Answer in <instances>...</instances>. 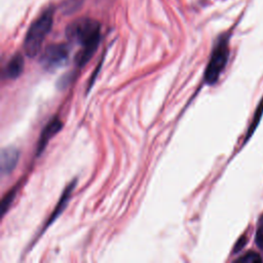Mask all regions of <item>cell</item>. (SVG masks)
Segmentation results:
<instances>
[{"label": "cell", "instance_id": "6da1fadb", "mask_svg": "<svg viewBox=\"0 0 263 263\" xmlns=\"http://www.w3.org/2000/svg\"><path fill=\"white\" fill-rule=\"evenodd\" d=\"M66 35L71 42L81 46L76 54V64L83 67L92 57L100 43L101 25L95 20L80 17L67 27Z\"/></svg>", "mask_w": 263, "mask_h": 263}, {"label": "cell", "instance_id": "7a4b0ae2", "mask_svg": "<svg viewBox=\"0 0 263 263\" xmlns=\"http://www.w3.org/2000/svg\"><path fill=\"white\" fill-rule=\"evenodd\" d=\"M53 12V7H48L31 24L24 40V50L27 57L35 58L39 53L43 41L51 30Z\"/></svg>", "mask_w": 263, "mask_h": 263}, {"label": "cell", "instance_id": "3957f363", "mask_svg": "<svg viewBox=\"0 0 263 263\" xmlns=\"http://www.w3.org/2000/svg\"><path fill=\"white\" fill-rule=\"evenodd\" d=\"M229 57L228 41L226 38H221L215 45L206 69L204 71V81L206 84H215L222 71L224 70Z\"/></svg>", "mask_w": 263, "mask_h": 263}, {"label": "cell", "instance_id": "277c9868", "mask_svg": "<svg viewBox=\"0 0 263 263\" xmlns=\"http://www.w3.org/2000/svg\"><path fill=\"white\" fill-rule=\"evenodd\" d=\"M69 58V47L65 43L48 45L40 57V63L46 70L62 67Z\"/></svg>", "mask_w": 263, "mask_h": 263}, {"label": "cell", "instance_id": "5b68a950", "mask_svg": "<svg viewBox=\"0 0 263 263\" xmlns=\"http://www.w3.org/2000/svg\"><path fill=\"white\" fill-rule=\"evenodd\" d=\"M62 127H63V122L61 121V119L59 117H53L45 125V127L43 128V130L39 137L38 143H37V149H36L37 155H40L43 152V150L45 149L49 140L52 137H54L61 130Z\"/></svg>", "mask_w": 263, "mask_h": 263}, {"label": "cell", "instance_id": "8992f818", "mask_svg": "<svg viewBox=\"0 0 263 263\" xmlns=\"http://www.w3.org/2000/svg\"><path fill=\"white\" fill-rule=\"evenodd\" d=\"M20 158V152L14 147H5L1 150L0 166L2 176L10 174L16 166Z\"/></svg>", "mask_w": 263, "mask_h": 263}, {"label": "cell", "instance_id": "52a82bcc", "mask_svg": "<svg viewBox=\"0 0 263 263\" xmlns=\"http://www.w3.org/2000/svg\"><path fill=\"white\" fill-rule=\"evenodd\" d=\"M24 71V58L21 53L13 54L4 68L3 74L8 79H15Z\"/></svg>", "mask_w": 263, "mask_h": 263}, {"label": "cell", "instance_id": "ba28073f", "mask_svg": "<svg viewBox=\"0 0 263 263\" xmlns=\"http://www.w3.org/2000/svg\"><path fill=\"white\" fill-rule=\"evenodd\" d=\"M75 184H76V181L74 180L73 182H71V183L65 188L64 193L62 194V196H61V198H60V200H59V203L57 204L54 211L52 212L50 218L48 219V221H47V223H46V226L50 225V224L61 215V213L63 212V210L66 208V205H67V203H68V201H69V199H70L71 193H72L73 190H74Z\"/></svg>", "mask_w": 263, "mask_h": 263}, {"label": "cell", "instance_id": "9c48e42d", "mask_svg": "<svg viewBox=\"0 0 263 263\" xmlns=\"http://www.w3.org/2000/svg\"><path fill=\"white\" fill-rule=\"evenodd\" d=\"M15 189H16V188H13L12 190H10V191L3 197L2 203H1V214H2V215H5L6 211L8 210L9 205L11 204V201L13 200V198H14V196H15V192H16Z\"/></svg>", "mask_w": 263, "mask_h": 263}, {"label": "cell", "instance_id": "30bf717a", "mask_svg": "<svg viewBox=\"0 0 263 263\" xmlns=\"http://www.w3.org/2000/svg\"><path fill=\"white\" fill-rule=\"evenodd\" d=\"M262 259L260 255H258L256 252H249L236 260V262H241V263H260Z\"/></svg>", "mask_w": 263, "mask_h": 263}, {"label": "cell", "instance_id": "8fae6325", "mask_svg": "<svg viewBox=\"0 0 263 263\" xmlns=\"http://www.w3.org/2000/svg\"><path fill=\"white\" fill-rule=\"evenodd\" d=\"M259 108H258V110H257V112H256V116H255V119H254V121L251 123V127H250V129H249V133H248V138H249V136L253 133V130L255 129V127H256V125L258 124V122H259V119H260V117H261V115H262V113H263V100H262V102H261V104H260V106H258ZM247 138V139H248Z\"/></svg>", "mask_w": 263, "mask_h": 263}, {"label": "cell", "instance_id": "7c38bea8", "mask_svg": "<svg viewBox=\"0 0 263 263\" xmlns=\"http://www.w3.org/2000/svg\"><path fill=\"white\" fill-rule=\"evenodd\" d=\"M247 243V237L246 236H241L238 238V240L236 241V243L234 245V248H233V252L234 253H237L239 252L243 247Z\"/></svg>", "mask_w": 263, "mask_h": 263}, {"label": "cell", "instance_id": "4fadbf2b", "mask_svg": "<svg viewBox=\"0 0 263 263\" xmlns=\"http://www.w3.org/2000/svg\"><path fill=\"white\" fill-rule=\"evenodd\" d=\"M256 243L257 246L263 250V226H261L256 233Z\"/></svg>", "mask_w": 263, "mask_h": 263}]
</instances>
